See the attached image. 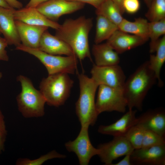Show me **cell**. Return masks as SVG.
Returning <instances> with one entry per match:
<instances>
[{"label": "cell", "instance_id": "6da1fadb", "mask_svg": "<svg viewBox=\"0 0 165 165\" xmlns=\"http://www.w3.org/2000/svg\"><path fill=\"white\" fill-rule=\"evenodd\" d=\"M93 26L92 19L84 16L67 19L56 30L55 36L71 47L79 60L88 58L92 61L88 36Z\"/></svg>", "mask_w": 165, "mask_h": 165}, {"label": "cell", "instance_id": "7a4b0ae2", "mask_svg": "<svg viewBox=\"0 0 165 165\" xmlns=\"http://www.w3.org/2000/svg\"><path fill=\"white\" fill-rule=\"evenodd\" d=\"M157 79L150 68L148 61L142 63L125 81L124 94L128 109L142 110L144 100Z\"/></svg>", "mask_w": 165, "mask_h": 165}, {"label": "cell", "instance_id": "3957f363", "mask_svg": "<svg viewBox=\"0 0 165 165\" xmlns=\"http://www.w3.org/2000/svg\"><path fill=\"white\" fill-rule=\"evenodd\" d=\"M79 95L75 104V112L81 127L94 125L99 115L95 96L98 85L83 73L79 74Z\"/></svg>", "mask_w": 165, "mask_h": 165}, {"label": "cell", "instance_id": "277c9868", "mask_svg": "<svg viewBox=\"0 0 165 165\" xmlns=\"http://www.w3.org/2000/svg\"><path fill=\"white\" fill-rule=\"evenodd\" d=\"M17 80L20 83L21 90L16 97L19 111L26 118H38L45 114L46 101L39 90L34 86L31 80L22 75Z\"/></svg>", "mask_w": 165, "mask_h": 165}, {"label": "cell", "instance_id": "5b68a950", "mask_svg": "<svg viewBox=\"0 0 165 165\" xmlns=\"http://www.w3.org/2000/svg\"><path fill=\"white\" fill-rule=\"evenodd\" d=\"M74 81L68 74L59 73L48 75L39 85V90L50 106L59 107L69 97Z\"/></svg>", "mask_w": 165, "mask_h": 165}, {"label": "cell", "instance_id": "8992f818", "mask_svg": "<svg viewBox=\"0 0 165 165\" xmlns=\"http://www.w3.org/2000/svg\"><path fill=\"white\" fill-rule=\"evenodd\" d=\"M16 49L27 53L36 57L45 66L48 75L59 73L73 74L77 71L78 58L76 55H53L38 48L25 46L21 43Z\"/></svg>", "mask_w": 165, "mask_h": 165}, {"label": "cell", "instance_id": "52a82bcc", "mask_svg": "<svg viewBox=\"0 0 165 165\" xmlns=\"http://www.w3.org/2000/svg\"><path fill=\"white\" fill-rule=\"evenodd\" d=\"M98 88L95 105L99 114L104 112H125L127 103L123 89L103 85Z\"/></svg>", "mask_w": 165, "mask_h": 165}, {"label": "cell", "instance_id": "ba28073f", "mask_svg": "<svg viewBox=\"0 0 165 165\" xmlns=\"http://www.w3.org/2000/svg\"><path fill=\"white\" fill-rule=\"evenodd\" d=\"M90 73L91 78L98 85L123 89L126 80L125 73L118 65L98 66L94 64Z\"/></svg>", "mask_w": 165, "mask_h": 165}, {"label": "cell", "instance_id": "9c48e42d", "mask_svg": "<svg viewBox=\"0 0 165 165\" xmlns=\"http://www.w3.org/2000/svg\"><path fill=\"white\" fill-rule=\"evenodd\" d=\"M87 127H81L77 138L73 141H69L65 144L69 152H74L77 155L80 165H87L91 158L98 155L99 150L92 144L90 141Z\"/></svg>", "mask_w": 165, "mask_h": 165}, {"label": "cell", "instance_id": "30bf717a", "mask_svg": "<svg viewBox=\"0 0 165 165\" xmlns=\"http://www.w3.org/2000/svg\"><path fill=\"white\" fill-rule=\"evenodd\" d=\"M97 155L105 165H111L118 158L131 154L134 149L124 136L114 137L109 142L99 145Z\"/></svg>", "mask_w": 165, "mask_h": 165}, {"label": "cell", "instance_id": "8fae6325", "mask_svg": "<svg viewBox=\"0 0 165 165\" xmlns=\"http://www.w3.org/2000/svg\"><path fill=\"white\" fill-rule=\"evenodd\" d=\"M84 5L82 3L67 0H48L36 8L46 18L56 22L62 15L79 10Z\"/></svg>", "mask_w": 165, "mask_h": 165}, {"label": "cell", "instance_id": "7c38bea8", "mask_svg": "<svg viewBox=\"0 0 165 165\" xmlns=\"http://www.w3.org/2000/svg\"><path fill=\"white\" fill-rule=\"evenodd\" d=\"M130 160L132 164L165 165V145L135 149Z\"/></svg>", "mask_w": 165, "mask_h": 165}, {"label": "cell", "instance_id": "4fadbf2b", "mask_svg": "<svg viewBox=\"0 0 165 165\" xmlns=\"http://www.w3.org/2000/svg\"><path fill=\"white\" fill-rule=\"evenodd\" d=\"M136 124L165 137V112L163 108L148 110L137 117Z\"/></svg>", "mask_w": 165, "mask_h": 165}, {"label": "cell", "instance_id": "5bb4252c", "mask_svg": "<svg viewBox=\"0 0 165 165\" xmlns=\"http://www.w3.org/2000/svg\"><path fill=\"white\" fill-rule=\"evenodd\" d=\"M137 110L128 111L114 123L108 125H100L98 129L100 133L114 137L124 136L129 130L136 124Z\"/></svg>", "mask_w": 165, "mask_h": 165}, {"label": "cell", "instance_id": "9a60e30c", "mask_svg": "<svg viewBox=\"0 0 165 165\" xmlns=\"http://www.w3.org/2000/svg\"><path fill=\"white\" fill-rule=\"evenodd\" d=\"M148 40L123 32L116 31L106 42L118 54L142 45Z\"/></svg>", "mask_w": 165, "mask_h": 165}, {"label": "cell", "instance_id": "2e32d148", "mask_svg": "<svg viewBox=\"0 0 165 165\" xmlns=\"http://www.w3.org/2000/svg\"><path fill=\"white\" fill-rule=\"evenodd\" d=\"M15 23L21 44L26 47L38 48L42 35L49 28L30 25L17 20H15Z\"/></svg>", "mask_w": 165, "mask_h": 165}, {"label": "cell", "instance_id": "e0dca14e", "mask_svg": "<svg viewBox=\"0 0 165 165\" xmlns=\"http://www.w3.org/2000/svg\"><path fill=\"white\" fill-rule=\"evenodd\" d=\"M14 9L0 6V31L8 45L16 47L21 44V41L15 23Z\"/></svg>", "mask_w": 165, "mask_h": 165}, {"label": "cell", "instance_id": "ac0fdd59", "mask_svg": "<svg viewBox=\"0 0 165 165\" xmlns=\"http://www.w3.org/2000/svg\"><path fill=\"white\" fill-rule=\"evenodd\" d=\"M13 16L15 20L34 25L44 26L57 30L60 24L45 16L36 8L26 7L18 10L14 9Z\"/></svg>", "mask_w": 165, "mask_h": 165}, {"label": "cell", "instance_id": "d6986e66", "mask_svg": "<svg viewBox=\"0 0 165 165\" xmlns=\"http://www.w3.org/2000/svg\"><path fill=\"white\" fill-rule=\"evenodd\" d=\"M38 49L53 55H64L67 56L75 55L73 50L67 44L55 35H51L47 30L42 35Z\"/></svg>", "mask_w": 165, "mask_h": 165}, {"label": "cell", "instance_id": "ffe728a7", "mask_svg": "<svg viewBox=\"0 0 165 165\" xmlns=\"http://www.w3.org/2000/svg\"><path fill=\"white\" fill-rule=\"evenodd\" d=\"M95 64L98 66H107L119 64L120 58L117 53L106 42L95 44L92 49Z\"/></svg>", "mask_w": 165, "mask_h": 165}, {"label": "cell", "instance_id": "44dd1931", "mask_svg": "<svg viewBox=\"0 0 165 165\" xmlns=\"http://www.w3.org/2000/svg\"><path fill=\"white\" fill-rule=\"evenodd\" d=\"M155 55L151 54L148 61L150 67L154 72L157 79L158 85L162 87L163 82L160 77L161 68L165 61V35L159 40L156 45Z\"/></svg>", "mask_w": 165, "mask_h": 165}, {"label": "cell", "instance_id": "7402d4cb", "mask_svg": "<svg viewBox=\"0 0 165 165\" xmlns=\"http://www.w3.org/2000/svg\"><path fill=\"white\" fill-rule=\"evenodd\" d=\"M149 22L146 19L139 17L130 21L124 18L119 25V29L123 32L149 39Z\"/></svg>", "mask_w": 165, "mask_h": 165}, {"label": "cell", "instance_id": "603a6c76", "mask_svg": "<svg viewBox=\"0 0 165 165\" xmlns=\"http://www.w3.org/2000/svg\"><path fill=\"white\" fill-rule=\"evenodd\" d=\"M96 30L94 42L95 44L101 43L108 40L117 30L118 26L105 17L97 15Z\"/></svg>", "mask_w": 165, "mask_h": 165}, {"label": "cell", "instance_id": "cb8c5ba5", "mask_svg": "<svg viewBox=\"0 0 165 165\" xmlns=\"http://www.w3.org/2000/svg\"><path fill=\"white\" fill-rule=\"evenodd\" d=\"M96 13L105 17L118 26L124 19L118 7L111 0L104 1L96 9Z\"/></svg>", "mask_w": 165, "mask_h": 165}, {"label": "cell", "instance_id": "d4e9b609", "mask_svg": "<svg viewBox=\"0 0 165 165\" xmlns=\"http://www.w3.org/2000/svg\"><path fill=\"white\" fill-rule=\"evenodd\" d=\"M149 38L150 39L149 52H155L156 45L162 35L165 34V18L160 20L150 22L148 24Z\"/></svg>", "mask_w": 165, "mask_h": 165}, {"label": "cell", "instance_id": "484cf974", "mask_svg": "<svg viewBox=\"0 0 165 165\" xmlns=\"http://www.w3.org/2000/svg\"><path fill=\"white\" fill-rule=\"evenodd\" d=\"M145 16L150 22L165 18V0H153Z\"/></svg>", "mask_w": 165, "mask_h": 165}, {"label": "cell", "instance_id": "4316f807", "mask_svg": "<svg viewBox=\"0 0 165 165\" xmlns=\"http://www.w3.org/2000/svg\"><path fill=\"white\" fill-rule=\"evenodd\" d=\"M145 130L141 126L136 124L124 136L134 149L141 148Z\"/></svg>", "mask_w": 165, "mask_h": 165}, {"label": "cell", "instance_id": "83f0119b", "mask_svg": "<svg viewBox=\"0 0 165 165\" xmlns=\"http://www.w3.org/2000/svg\"><path fill=\"white\" fill-rule=\"evenodd\" d=\"M66 156L60 154L55 150L51 151L46 154L41 156L38 159L31 160L27 158L19 159L16 161L17 165H41L47 160L54 158H64Z\"/></svg>", "mask_w": 165, "mask_h": 165}, {"label": "cell", "instance_id": "f1b7e54d", "mask_svg": "<svg viewBox=\"0 0 165 165\" xmlns=\"http://www.w3.org/2000/svg\"><path fill=\"white\" fill-rule=\"evenodd\" d=\"M163 145H165V137L152 131L145 130L141 148Z\"/></svg>", "mask_w": 165, "mask_h": 165}, {"label": "cell", "instance_id": "f546056e", "mask_svg": "<svg viewBox=\"0 0 165 165\" xmlns=\"http://www.w3.org/2000/svg\"><path fill=\"white\" fill-rule=\"evenodd\" d=\"M7 135V131L4 117L0 109V154L5 150V143Z\"/></svg>", "mask_w": 165, "mask_h": 165}, {"label": "cell", "instance_id": "4dcf8cb0", "mask_svg": "<svg viewBox=\"0 0 165 165\" xmlns=\"http://www.w3.org/2000/svg\"><path fill=\"white\" fill-rule=\"evenodd\" d=\"M140 6L139 0H123V2L125 12L130 14L136 13L139 10Z\"/></svg>", "mask_w": 165, "mask_h": 165}, {"label": "cell", "instance_id": "1f68e13d", "mask_svg": "<svg viewBox=\"0 0 165 165\" xmlns=\"http://www.w3.org/2000/svg\"><path fill=\"white\" fill-rule=\"evenodd\" d=\"M8 45L5 38L0 37V61H9V57L6 50Z\"/></svg>", "mask_w": 165, "mask_h": 165}, {"label": "cell", "instance_id": "d6a6232c", "mask_svg": "<svg viewBox=\"0 0 165 165\" xmlns=\"http://www.w3.org/2000/svg\"><path fill=\"white\" fill-rule=\"evenodd\" d=\"M69 1L76 2L87 3L92 6L96 9L98 8L106 0H67Z\"/></svg>", "mask_w": 165, "mask_h": 165}, {"label": "cell", "instance_id": "836d02e7", "mask_svg": "<svg viewBox=\"0 0 165 165\" xmlns=\"http://www.w3.org/2000/svg\"><path fill=\"white\" fill-rule=\"evenodd\" d=\"M130 154H129L125 155L124 158L117 163L112 164V165H132L131 162Z\"/></svg>", "mask_w": 165, "mask_h": 165}, {"label": "cell", "instance_id": "e575fe53", "mask_svg": "<svg viewBox=\"0 0 165 165\" xmlns=\"http://www.w3.org/2000/svg\"><path fill=\"white\" fill-rule=\"evenodd\" d=\"M12 8L18 9L22 8V3L17 0H5Z\"/></svg>", "mask_w": 165, "mask_h": 165}, {"label": "cell", "instance_id": "d590c367", "mask_svg": "<svg viewBox=\"0 0 165 165\" xmlns=\"http://www.w3.org/2000/svg\"><path fill=\"white\" fill-rule=\"evenodd\" d=\"M47 0H30L25 7L36 8L39 5Z\"/></svg>", "mask_w": 165, "mask_h": 165}, {"label": "cell", "instance_id": "8d00e7d4", "mask_svg": "<svg viewBox=\"0 0 165 165\" xmlns=\"http://www.w3.org/2000/svg\"><path fill=\"white\" fill-rule=\"evenodd\" d=\"M119 8L121 13L123 15L125 12L123 6V0H111Z\"/></svg>", "mask_w": 165, "mask_h": 165}, {"label": "cell", "instance_id": "74e56055", "mask_svg": "<svg viewBox=\"0 0 165 165\" xmlns=\"http://www.w3.org/2000/svg\"><path fill=\"white\" fill-rule=\"evenodd\" d=\"M0 6L6 8H13L5 0H0Z\"/></svg>", "mask_w": 165, "mask_h": 165}, {"label": "cell", "instance_id": "f35d334b", "mask_svg": "<svg viewBox=\"0 0 165 165\" xmlns=\"http://www.w3.org/2000/svg\"><path fill=\"white\" fill-rule=\"evenodd\" d=\"M146 5L148 7L151 3L153 0H143Z\"/></svg>", "mask_w": 165, "mask_h": 165}, {"label": "cell", "instance_id": "ab89813d", "mask_svg": "<svg viewBox=\"0 0 165 165\" xmlns=\"http://www.w3.org/2000/svg\"><path fill=\"white\" fill-rule=\"evenodd\" d=\"M2 73L1 72H0V79H1L2 78Z\"/></svg>", "mask_w": 165, "mask_h": 165}, {"label": "cell", "instance_id": "60d3db41", "mask_svg": "<svg viewBox=\"0 0 165 165\" xmlns=\"http://www.w3.org/2000/svg\"><path fill=\"white\" fill-rule=\"evenodd\" d=\"M1 34V32L0 31V34Z\"/></svg>", "mask_w": 165, "mask_h": 165}]
</instances>
